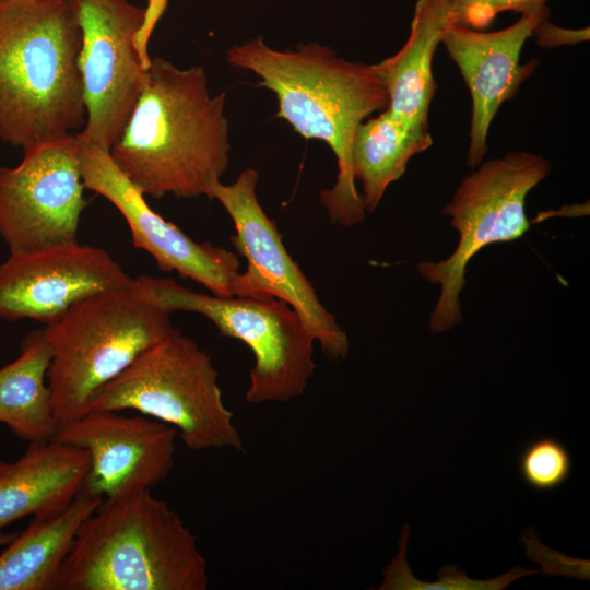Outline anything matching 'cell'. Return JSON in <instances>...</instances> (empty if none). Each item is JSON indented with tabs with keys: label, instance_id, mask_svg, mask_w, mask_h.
<instances>
[{
	"label": "cell",
	"instance_id": "obj_1",
	"mask_svg": "<svg viewBox=\"0 0 590 590\" xmlns=\"http://www.w3.org/2000/svg\"><path fill=\"white\" fill-rule=\"evenodd\" d=\"M226 61L252 72L259 86L278 99L276 116L303 138L320 140L337 158L334 185L320 194L330 220L344 227L365 216L352 173V144L358 126L388 106L386 88L374 64L349 61L316 42L280 50L261 36L235 45Z\"/></svg>",
	"mask_w": 590,
	"mask_h": 590
},
{
	"label": "cell",
	"instance_id": "obj_15",
	"mask_svg": "<svg viewBox=\"0 0 590 590\" xmlns=\"http://www.w3.org/2000/svg\"><path fill=\"white\" fill-rule=\"evenodd\" d=\"M548 15L546 7L521 14L512 25L482 32L460 25L442 31V44L469 88L471 96L470 142L467 164L477 167L487 152L492 121L502 104L512 98L538 66L533 59L520 63V54L535 26Z\"/></svg>",
	"mask_w": 590,
	"mask_h": 590
},
{
	"label": "cell",
	"instance_id": "obj_10",
	"mask_svg": "<svg viewBox=\"0 0 590 590\" xmlns=\"http://www.w3.org/2000/svg\"><path fill=\"white\" fill-rule=\"evenodd\" d=\"M81 30L79 70L86 121L80 134L109 151L144 86L151 59L135 39L146 9L128 0H67Z\"/></svg>",
	"mask_w": 590,
	"mask_h": 590
},
{
	"label": "cell",
	"instance_id": "obj_12",
	"mask_svg": "<svg viewBox=\"0 0 590 590\" xmlns=\"http://www.w3.org/2000/svg\"><path fill=\"white\" fill-rule=\"evenodd\" d=\"M76 135L85 189L104 197L121 213L134 247L150 253L162 271H175L214 295L235 296L240 268L237 253L209 241L198 243L166 221L119 169L109 151Z\"/></svg>",
	"mask_w": 590,
	"mask_h": 590
},
{
	"label": "cell",
	"instance_id": "obj_23",
	"mask_svg": "<svg viewBox=\"0 0 590 590\" xmlns=\"http://www.w3.org/2000/svg\"><path fill=\"white\" fill-rule=\"evenodd\" d=\"M524 483L538 491H552L564 484L573 469L566 446L552 436L531 440L521 451L518 462Z\"/></svg>",
	"mask_w": 590,
	"mask_h": 590
},
{
	"label": "cell",
	"instance_id": "obj_25",
	"mask_svg": "<svg viewBox=\"0 0 590 590\" xmlns=\"http://www.w3.org/2000/svg\"><path fill=\"white\" fill-rule=\"evenodd\" d=\"M532 35L540 47L551 48L589 40V28H564L551 23L545 17L535 26Z\"/></svg>",
	"mask_w": 590,
	"mask_h": 590
},
{
	"label": "cell",
	"instance_id": "obj_4",
	"mask_svg": "<svg viewBox=\"0 0 590 590\" xmlns=\"http://www.w3.org/2000/svg\"><path fill=\"white\" fill-rule=\"evenodd\" d=\"M197 536L145 489L103 500L81 524L61 569L62 590H206Z\"/></svg>",
	"mask_w": 590,
	"mask_h": 590
},
{
	"label": "cell",
	"instance_id": "obj_18",
	"mask_svg": "<svg viewBox=\"0 0 590 590\" xmlns=\"http://www.w3.org/2000/svg\"><path fill=\"white\" fill-rule=\"evenodd\" d=\"M433 144L429 129L414 127L389 110L363 121L352 144V173L361 184L366 212H373L389 185L404 173L409 161Z\"/></svg>",
	"mask_w": 590,
	"mask_h": 590
},
{
	"label": "cell",
	"instance_id": "obj_11",
	"mask_svg": "<svg viewBox=\"0 0 590 590\" xmlns=\"http://www.w3.org/2000/svg\"><path fill=\"white\" fill-rule=\"evenodd\" d=\"M84 190L76 134L24 150L19 165L1 167L0 236L10 252L78 241Z\"/></svg>",
	"mask_w": 590,
	"mask_h": 590
},
{
	"label": "cell",
	"instance_id": "obj_3",
	"mask_svg": "<svg viewBox=\"0 0 590 590\" xmlns=\"http://www.w3.org/2000/svg\"><path fill=\"white\" fill-rule=\"evenodd\" d=\"M81 30L67 0H0V139L23 151L86 121Z\"/></svg>",
	"mask_w": 590,
	"mask_h": 590
},
{
	"label": "cell",
	"instance_id": "obj_6",
	"mask_svg": "<svg viewBox=\"0 0 590 590\" xmlns=\"http://www.w3.org/2000/svg\"><path fill=\"white\" fill-rule=\"evenodd\" d=\"M126 410L174 427L192 450L245 452L211 356L178 329L143 351L99 389L86 412Z\"/></svg>",
	"mask_w": 590,
	"mask_h": 590
},
{
	"label": "cell",
	"instance_id": "obj_14",
	"mask_svg": "<svg viewBox=\"0 0 590 590\" xmlns=\"http://www.w3.org/2000/svg\"><path fill=\"white\" fill-rule=\"evenodd\" d=\"M133 280L106 250L79 241L10 252L0 264V318L47 326L76 302Z\"/></svg>",
	"mask_w": 590,
	"mask_h": 590
},
{
	"label": "cell",
	"instance_id": "obj_2",
	"mask_svg": "<svg viewBox=\"0 0 590 590\" xmlns=\"http://www.w3.org/2000/svg\"><path fill=\"white\" fill-rule=\"evenodd\" d=\"M226 93L210 94L201 66L151 58L144 86L109 154L146 197H208L226 172Z\"/></svg>",
	"mask_w": 590,
	"mask_h": 590
},
{
	"label": "cell",
	"instance_id": "obj_21",
	"mask_svg": "<svg viewBox=\"0 0 590 590\" xmlns=\"http://www.w3.org/2000/svg\"><path fill=\"white\" fill-rule=\"evenodd\" d=\"M410 528L405 524L399 541V552L392 563L384 570L385 580L380 590H502L514 580L539 573V570L524 569L521 566L511 568L508 573L489 580H479L468 577L464 570L456 566H446L439 569V580L424 582L417 580L411 573L405 559L406 543Z\"/></svg>",
	"mask_w": 590,
	"mask_h": 590
},
{
	"label": "cell",
	"instance_id": "obj_17",
	"mask_svg": "<svg viewBox=\"0 0 590 590\" xmlns=\"http://www.w3.org/2000/svg\"><path fill=\"white\" fill-rule=\"evenodd\" d=\"M103 499L83 491L60 512L33 518L0 553V590H59L62 565Z\"/></svg>",
	"mask_w": 590,
	"mask_h": 590
},
{
	"label": "cell",
	"instance_id": "obj_13",
	"mask_svg": "<svg viewBox=\"0 0 590 590\" xmlns=\"http://www.w3.org/2000/svg\"><path fill=\"white\" fill-rule=\"evenodd\" d=\"M177 436L174 427L145 415L91 411L58 426L50 439L85 449L91 464L81 491L115 500L166 479Z\"/></svg>",
	"mask_w": 590,
	"mask_h": 590
},
{
	"label": "cell",
	"instance_id": "obj_19",
	"mask_svg": "<svg viewBox=\"0 0 590 590\" xmlns=\"http://www.w3.org/2000/svg\"><path fill=\"white\" fill-rule=\"evenodd\" d=\"M50 361L42 329L28 333L19 357L0 368V423L28 442L49 440L57 429L47 384Z\"/></svg>",
	"mask_w": 590,
	"mask_h": 590
},
{
	"label": "cell",
	"instance_id": "obj_22",
	"mask_svg": "<svg viewBox=\"0 0 590 590\" xmlns=\"http://www.w3.org/2000/svg\"><path fill=\"white\" fill-rule=\"evenodd\" d=\"M548 0H417L414 11L440 28L460 25L472 30L488 27L505 11L527 14L545 7Z\"/></svg>",
	"mask_w": 590,
	"mask_h": 590
},
{
	"label": "cell",
	"instance_id": "obj_20",
	"mask_svg": "<svg viewBox=\"0 0 590 590\" xmlns=\"http://www.w3.org/2000/svg\"><path fill=\"white\" fill-rule=\"evenodd\" d=\"M442 31L414 11L404 45L374 64L388 95L386 109L423 129H429V108L437 90L432 64Z\"/></svg>",
	"mask_w": 590,
	"mask_h": 590
},
{
	"label": "cell",
	"instance_id": "obj_8",
	"mask_svg": "<svg viewBox=\"0 0 590 590\" xmlns=\"http://www.w3.org/2000/svg\"><path fill=\"white\" fill-rule=\"evenodd\" d=\"M551 169L541 155L514 151L481 163L461 181L442 209L459 234L457 247L447 259L417 266L426 281L440 286L429 317L432 332L448 331L462 321L459 296L470 260L488 245L511 241L528 232L527 196Z\"/></svg>",
	"mask_w": 590,
	"mask_h": 590
},
{
	"label": "cell",
	"instance_id": "obj_26",
	"mask_svg": "<svg viewBox=\"0 0 590 590\" xmlns=\"http://www.w3.org/2000/svg\"><path fill=\"white\" fill-rule=\"evenodd\" d=\"M15 535L16 533H7L0 531V548L7 545Z\"/></svg>",
	"mask_w": 590,
	"mask_h": 590
},
{
	"label": "cell",
	"instance_id": "obj_9",
	"mask_svg": "<svg viewBox=\"0 0 590 590\" xmlns=\"http://www.w3.org/2000/svg\"><path fill=\"white\" fill-rule=\"evenodd\" d=\"M259 173L247 168L232 184L216 182L208 198L217 200L233 221L231 241L247 260L235 296L275 297L288 304L331 361L347 356L350 342L335 317L322 305L307 276L286 250L276 224L257 198Z\"/></svg>",
	"mask_w": 590,
	"mask_h": 590
},
{
	"label": "cell",
	"instance_id": "obj_24",
	"mask_svg": "<svg viewBox=\"0 0 590 590\" xmlns=\"http://www.w3.org/2000/svg\"><path fill=\"white\" fill-rule=\"evenodd\" d=\"M522 534L521 543L527 548V556L542 565L543 576L565 575L570 578L589 580V560L570 558L559 552L542 545L532 529Z\"/></svg>",
	"mask_w": 590,
	"mask_h": 590
},
{
	"label": "cell",
	"instance_id": "obj_7",
	"mask_svg": "<svg viewBox=\"0 0 590 590\" xmlns=\"http://www.w3.org/2000/svg\"><path fill=\"white\" fill-rule=\"evenodd\" d=\"M142 293L174 312L208 318L222 335L244 342L255 356L246 401L282 403L304 394L316 370L315 338L297 312L275 297L219 296L194 292L175 280L141 275Z\"/></svg>",
	"mask_w": 590,
	"mask_h": 590
},
{
	"label": "cell",
	"instance_id": "obj_16",
	"mask_svg": "<svg viewBox=\"0 0 590 590\" xmlns=\"http://www.w3.org/2000/svg\"><path fill=\"white\" fill-rule=\"evenodd\" d=\"M90 464L85 449L51 439L30 442L14 462L0 461V531L27 516L63 510L80 493Z\"/></svg>",
	"mask_w": 590,
	"mask_h": 590
},
{
	"label": "cell",
	"instance_id": "obj_5",
	"mask_svg": "<svg viewBox=\"0 0 590 590\" xmlns=\"http://www.w3.org/2000/svg\"><path fill=\"white\" fill-rule=\"evenodd\" d=\"M175 330L170 312L148 298L134 280L76 302L45 326L57 427L83 415L99 389Z\"/></svg>",
	"mask_w": 590,
	"mask_h": 590
}]
</instances>
